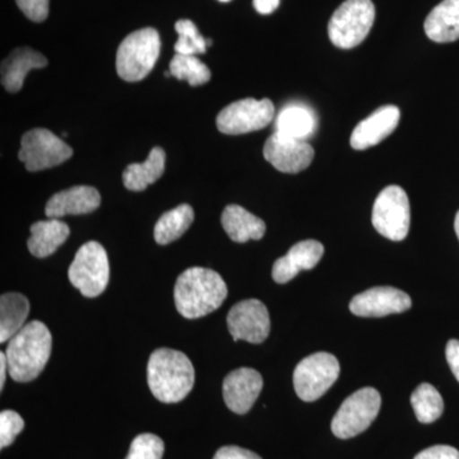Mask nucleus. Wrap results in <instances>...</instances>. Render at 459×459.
I'll return each mask as SVG.
<instances>
[{
	"instance_id": "nucleus-1",
	"label": "nucleus",
	"mask_w": 459,
	"mask_h": 459,
	"mask_svg": "<svg viewBox=\"0 0 459 459\" xmlns=\"http://www.w3.org/2000/svg\"><path fill=\"white\" fill-rule=\"evenodd\" d=\"M174 298L184 318L198 319L221 307L228 298V286L217 272L193 267L178 277Z\"/></svg>"
},
{
	"instance_id": "nucleus-2",
	"label": "nucleus",
	"mask_w": 459,
	"mask_h": 459,
	"mask_svg": "<svg viewBox=\"0 0 459 459\" xmlns=\"http://www.w3.org/2000/svg\"><path fill=\"white\" fill-rule=\"evenodd\" d=\"M53 347L49 328L39 320L27 323L8 341L5 356L8 373L14 382H32L47 367Z\"/></svg>"
},
{
	"instance_id": "nucleus-3",
	"label": "nucleus",
	"mask_w": 459,
	"mask_h": 459,
	"mask_svg": "<svg viewBox=\"0 0 459 459\" xmlns=\"http://www.w3.org/2000/svg\"><path fill=\"white\" fill-rule=\"evenodd\" d=\"M195 371L186 353L172 349L152 352L147 365V382L157 400L178 403L192 392Z\"/></svg>"
},
{
	"instance_id": "nucleus-4",
	"label": "nucleus",
	"mask_w": 459,
	"mask_h": 459,
	"mask_svg": "<svg viewBox=\"0 0 459 459\" xmlns=\"http://www.w3.org/2000/svg\"><path fill=\"white\" fill-rule=\"evenodd\" d=\"M161 49L159 32L152 27L126 36L117 53V72L126 82H140L155 66Z\"/></svg>"
},
{
	"instance_id": "nucleus-5",
	"label": "nucleus",
	"mask_w": 459,
	"mask_h": 459,
	"mask_svg": "<svg viewBox=\"0 0 459 459\" xmlns=\"http://www.w3.org/2000/svg\"><path fill=\"white\" fill-rule=\"evenodd\" d=\"M374 21L376 7L371 0H346L329 21V39L340 49H352L368 38Z\"/></svg>"
},
{
	"instance_id": "nucleus-6",
	"label": "nucleus",
	"mask_w": 459,
	"mask_h": 459,
	"mask_svg": "<svg viewBox=\"0 0 459 459\" xmlns=\"http://www.w3.org/2000/svg\"><path fill=\"white\" fill-rule=\"evenodd\" d=\"M68 279L86 298L101 295L110 280V265L105 247L98 241L83 244L69 267Z\"/></svg>"
},
{
	"instance_id": "nucleus-7",
	"label": "nucleus",
	"mask_w": 459,
	"mask_h": 459,
	"mask_svg": "<svg viewBox=\"0 0 459 459\" xmlns=\"http://www.w3.org/2000/svg\"><path fill=\"white\" fill-rule=\"evenodd\" d=\"M382 406V397L377 389H359L341 404L332 420V433L340 439H350L364 433L373 424Z\"/></svg>"
},
{
	"instance_id": "nucleus-8",
	"label": "nucleus",
	"mask_w": 459,
	"mask_h": 459,
	"mask_svg": "<svg viewBox=\"0 0 459 459\" xmlns=\"http://www.w3.org/2000/svg\"><path fill=\"white\" fill-rule=\"evenodd\" d=\"M374 228L382 237L402 241L409 234L411 223L410 201L401 186H389L379 193L371 216Z\"/></svg>"
},
{
	"instance_id": "nucleus-9",
	"label": "nucleus",
	"mask_w": 459,
	"mask_h": 459,
	"mask_svg": "<svg viewBox=\"0 0 459 459\" xmlns=\"http://www.w3.org/2000/svg\"><path fill=\"white\" fill-rule=\"evenodd\" d=\"M340 362L328 352H316L299 362L294 371L296 394L305 402L319 400L340 377Z\"/></svg>"
},
{
	"instance_id": "nucleus-10",
	"label": "nucleus",
	"mask_w": 459,
	"mask_h": 459,
	"mask_svg": "<svg viewBox=\"0 0 459 459\" xmlns=\"http://www.w3.org/2000/svg\"><path fill=\"white\" fill-rule=\"evenodd\" d=\"M74 155V150L62 138L48 129H32L23 134L18 159L29 171H41L62 165Z\"/></svg>"
},
{
	"instance_id": "nucleus-11",
	"label": "nucleus",
	"mask_w": 459,
	"mask_h": 459,
	"mask_svg": "<svg viewBox=\"0 0 459 459\" xmlns=\"http://www.w3.org/2000/svg\"><path fill=\"white\" fill-rule=\"evenodd\" d=\"M274 117L271 100L244 99L232 102L217 115V128L223 134L238 135L261 131Z\"/></svg>"
},
{
	"instance_id": "nucleus-12",
	"label": "nucleus",
	"mask_w": 459,
	"mask_h": 459,
	"mask_svg": "<svg viewBox=\"0 0 459 459\" xmlns=\"http://www.w3.org/2000/svg\"><path fill=\"white\" fill-rule=\"evenodd\" d=\"M228 327L235 342H264L271 332L270 313L267 307L256 299L240 301L229 312Z\"/></svg>"
},
{
	"instance_id": "nucleus-13",
	"label": "nucleus",
	"mask_w": 459,
	"mask_h": 459,
	"mask_svg": "<svg viewBox=\"0 0 459 459\" xmlns=\"http://www.w3.org/2000/svg\"><path fill=\"white\" fill-rule=\"evenodd\" d=\"M412 301L406 292L391 286L373 287L361 294L353 296L350 310L365 318H382L389 314L407 312Z\"/></svg>"
},
{
	"instance_id": "nucleus-14",
	"label": "nucleus",
	"mask_w": 459,
	"mask_h": 459,
	"mask_svg": "<svg viewBox=\"0 0 459 459\" xmlns=\"http://www.w3.org/2000/svg\"><path fill=\"white\" fill-rule=\"evenodd\" d=\"M263 155L277 170L285 174H298L312 164L314 148L307 142L274 133L265 142Z\"/></svg>"
},
{
	"instance_id": "nucleus-15",
	"label": "nucleus",
	"mask_w": 459,
	"mask_h": 459,
	"mask_svg": "<svg viewBox=\"0 0 459 459\" xmlns=\"http://www.w3.org/2000/svg\"><path fill=\"white\" fill-rule=\"evenodd\" d=\"M263 389V377L252 368L231 371L223 380L222 394L226 406L238 415H246L258 400Z\"/></svg>"
},
{
	"instance_id": "nucleus-16",
	"label": "nucleus",
	"mask_w": 459,
	"mask_h": 459,
	"mask_svg": "<svg viewBox=\"0 0 459 459\" xmlns=\"http://www.w3.org/2000/svg\"><path fill=\"white\" fill-rule=\"evenodd\" d=\"M400 119V108L394 105H385L377 108L353 129L350 140L351 147L356 151H364L377 146L395 131Z\"/></svg>"
},
{
	"instance_id": "nucleus-17",
	"label": "nucleus",
	"mask_w": 459,
	"mask_h": 459,
	"mask_svg": "<svg viewBox=\"0 0 459 459\" xmlns=\"http://www.w3.org/2000/svg\"><path fill=\"white\" fill-rule=\"evenodd\" d=\"M325 255V247L316 240H304L295 244L282 258L277 259L272 270L274 282L287 283L299 272L313 270Z\"/></svg>"
},
{
	"instance_id": "nucleus-18",
	"label": "nucleus",
	"mask_w": 459,
	"mask_h": 459,
	"mask_svg": "<svg viewBox=\"0 0 459 459\" xmlns=\"http://www.w3.org/2000/svg\"><path fill=\"white\" fill-rule=\"evenodd\" d=\"M101 204L99 190L78 186L56 193L45 207L48 219H62L68 214H87L98 210Z\"/></svg>"
},
{
	"instance_id": "nucleus-19",
	"label": "nucleus",
	"mask_w": 459,
	"mask_h": 459,
	"mask_svg": "<svg viewBox=\"0 0 459 459\" xmlns=\"http://www.w3.org/2000/svg\"><path fill=\"white\" fill-rule=\"evenodd\" d=\"M48 59L31 48H20L12 51L2 63V84L9 92L22 89L26 75L33 69L44 68Z\"/></svg>"
},
{
	"instance_id": "nucleus-20",
	"label": "nucleus",
	"mask_w": 459,
	"mask_h": 459,
	"mask_svg": "<svg viewBox=\"0 0 459 459\" xmlns=\"http://www.w3.org/2000/svg\"><path fill=\"white\" fill-rule=\"evenodd\" d=\"M221 222L228 237L235 243L261 240L265 234V223L238 204H230L223 210Z\"/></svg>"
},
{
	"instance_id": "nucleus-21",
	"label": "nucleus",
	"mask_w": 459,
	"mask_h": 459,
	"mask_svg": "<svg viewBox=\"0 0 459 459\" xmlns=\"http://www.w3.org/2000/svg\"><path fill=\"white\" fill-rule=\"evenodd\" d=\"M424 29L431 41L459 40V0H443L429 13Z\"/></svg>"
},
{
	"instance_id": "nucleus-22",
	"label": "nucleus",
	"mask_w": 459,
	"mask_h": 459,
	"mask_svg": "<svg viewBox=\"0 0 459 459\" xmlns=\"http://www.w3.org/2000/svg\"><path fill=\"white\" fill-rule=\"evenodd\" d=\"M71 230L57 219L39 221L31 226V237L27 241L30 253L36 258H47L59 249L69 238Z\"/></svg>"
},
{
	"instance_id": "nucleus-23",
	"label": "nucleus",
	"mask_w": 459,
	"mask_h": 459,
	"mask_svg": "<svg viewBox=\"0 0 459 459\" xmlns=\"http://www.w3.org/2000/svg\"><path fill=\"white\" fill-rule=\"evenodd\" d=\"M166 155L161 147L152 148L146 161L132 164L123 172V183L132 192H142L162 177L165 171Z\"/></svg>"
},
{
	"instance_id": "nucleus-24",
	"label": "nucleus",
	"mask_w": 459,
	"mask_h": 459,
	"mask_svg": "<svg viewBox=\"0 0 459 459\" xmlns=\"http://www.w3.org/2000/svg\"><path fill=\"white\" fill-rule=\"evenodd\" d=\"M30 303L26 296L11 292L0 298V342L5 343L26 325Z\"/></svg>"
},
{
	"instance_id": "nucleus-25",
	"label": "nucleus",
	"mask_w": 459,
	"mask_h": 459,
	"mask_svg": "<svg viewBox=\"0 0 459 459\" xmlns=\"http://www.w3.org/2000/svg\"><path fill=\"white\" fill-rule=\"evenodd\" d=\"M316 129V117L309 108L289 105L281 110L276 119V133L287 138L305 141Z\"/></svg>"
},
{
	"instance_id": "nucleus-26",
	"label": "nucleus",
	"mask_w": 459,
	"mask_h": 459,
	"mask_svg": "<svg viewBox=\"0 0 459 459\" xmlns=\"http://www.w3.org/2000/svg\"><path fill=\"white\" fill-rule=\"evenodd\" d=\"M195 221V211L189 204L179 207L162 214L155 226V240L160 246H168L172 241L183 237L186 230Z\"/></svg>"
},
{
	"instance_id": "nucleus-27",
	"label": "nucleus",
	"mask_w": 459,
	"mask_h": 459,
	"mask_svg": "<svg viewBox=\"0 0 459 459\" xmlns=\"http://www.w3.org/2000/svg\"><path fill=\"white\" fill-rule=\"evenodd\" d=\"M411 404L421 424H431L443 415L444 402L437 388L422 383L411 395Z\"/></svg>"
},
{
	"instance_id": "nucleus-28",
	"label": "nucleus",
	"mask_w": 459,
	"mask_h": 459,
	"mask_svg": "<svg viewBox=\"0 0 459 459\" xmlns=\"http://www.w3.org/2000/svg\"><path fill=\"white\" fill-rule=\"evenodd\" d=\"M170 74L172 77L186 81L193 87L202 86L211 80L210 68L195 56L177 54L170 63Z\"/></svg>"
},
{
	"instance_id": "nucleus-29",
	"label": "nucleus",
	"mask_w": 459,
	"mask_h": 459,
	"mask_svg": "<svg viewBox=\"0 0 459 459\" xmlns=\"http://www.w3.org/2000/svg\"><path fill=\"white\" fill-rule=\"evenodd\" d=\"M178 41L175 44V51L181 56H195L204 54L208 48V39L199 33L197 26L189 20H180L175 23Z\"/></svg>"
},
{
	"instance_id": "nucleus-30",
	"label": "nucleus",
	"mask_w": 459,
	"mask_h": 459,
	"mask_svg": "<svg viewBox=\"0 0 459 459\" xmlns=\"http://www.w3.org/2000/svg\"><path fill=\"white\" fill-rule=\"evenodd\" d=\"M165 444L155 434H141L134 437L126 459H162Z\"/></svg>"
},
{
	"instance_id": "nucleus-31",
	"label": "nucleus",
	"mask_w": 459,
	"mask_h": 459,
	"mask_svg": "<svg viewBox=\"0 0 459 459\" xmlns=\"http://www.w3.org/2000/svg\"><path fill=\"white\" fill-rule=\"evenodd\" d=\"M23 428H25V421L16 411H2L0 413V448L4 449L11 446Z\"/></svg>"
},
{
	"instance_id": "nucleus-32",
	"label": "nucleus",
	"mask_w": 459,
	"mask_h": 459,
	"mask_svg": "<svg viewBox=\"0 0 459 459\" xmlns=\"http://www.w3.org/2000/svg\"><path fill=\"white\" fill-rule=\"evenodd\" d=\"M23 14L33 22H42L49 16V0H16Z\"/></svg>"
},
{
	"instance_id": "nucleus-33",
	"label": "nucleus",
	"mask_w": 459,
	"mask_h": 459,
	"mask_svg": "<svg viewBox=\"0 0 459 459\" xmlns=\"http://www.w3.org/2000/svg\"><path fill=\"white\" fill-rule=\"evenodd\" d=\"M413 459H459V451L449 446H434L420 452Z\"/></svg>"
},
{
	"instance_id": "nucleus-34",
	"label": "nucleus",
	"mask_w": 459,
	"mask_h": 459,
	"mask_svg": "<svg viewBox=\"0 0 459 459\" xmlns=\"http://www.w3.org/2000/svg\"><path fill=\"white\" fill-rule=\"evenodd\" d=\"M213 459H262L255 452L240 448V446H222L214 455Z\"/></svg>"
},
{
	"instance_id": "nucleus-35",
	"label": "nucleus",
	"mask_w": 459,
	"mask_h": 459,
	"mask_svg": "<svg viewBox=\"0 0 459 459\" xmlns=\"http://www.w3.org/2000/svg\"><path fill=\"white\" fill-rule=\"evenodd\" d=\"M446 361H448L449 368H451L453 376L459 382V341L451 340L446 343Z\"/></svg>"
},
{
	"instance_id": "nucleus-36",
	"label": "nucleus",
	"mask_w": 459,
	"mask_h": 459,
	"mask_svg": "<svg viewBox=\"0 0 459 459\" xmlns=\"http://www.w3.org/2000/svg\"><path fill=\"white\" fill-rule=\"evenodd\" d=\"M280 2L281 0H253V5H255L258 13L267 16V14L273 13L279 8Z\"/></svg>"
},
{
	"instance_id": "nucleus-37",
	"label": "nucleus",
	"mask_w": 459,
	"mask_h": 459,
	"mask_svg": "<svg viewBox=\"0 0 459 459\" xmlns=\"http://www.w3.org/2000/svg\"><path fill=\"white\" fill-rule=\"evenodd\" d=\"M8 373V361L5 352L0 353V391H3L5 385V376Z\"/></svg>"
},
{
	"instance_id": "nucleus-38",
	"label": "nucleus",
	"mask_w": 459,
	"mask_h": 459,
	"mask_svg": "<svg viewBox=\"0 0 459 459\" xmlns=\"http://www.w3.org/2000/svg\"><path fill=\"white\" fill-rule=\"evenodd\" d=\"M455 234H457L458 240H459V211H458V213L455 214Z\"/></svg>"
},
{
	"instance_id": "nucleus-39",
	"label": "nucleus",
	"mask_w": 459,
	"mask_h": 459,
	"mask_svg": "<svg viewBox=\"0 0 459 459\" xmlns=\"http://www.w3.org/2000/svg\"><path fill=\"white\" fill-rule=\"evenodd\" d=\"M219 2H221V3H229V2H231V0H219Z\"/></svg>"
}]
</instances>
